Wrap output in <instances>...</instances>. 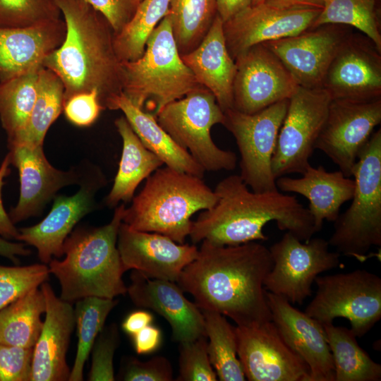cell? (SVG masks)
Wrapping results in <instances>:
<instances>
[{"label": "cell", "mask_w": 381, "mask_h": 381, "mask_svg": "<svg viewBox=\"0 0 381 381\" xmlns=\"http://www.w3.org/2000/svg\"><path fill=\"white\" fill-rule=\"evenodd\" d=\"M177 283L201 310L230 318L238 326L272 320L264 282L272 267L269 248L257 241L217 246L202 241Z\"/></svg>", "instance_id": "6da1fadb"}, {"label": "cell", "mask_w": 381, "mask_h": 381, "mask_svg": "<svg viewBox=\"0 0 381 381\" xmlns=\"http://www.w3.org/2000/svg\"><path fill=\"white\" fill-rule=\"evenodd\" d=\"M214 192V205L202 210L192 222L188 236L193 244L207 241L217 246H236L266 241L263 228L272 221L281 231L291 232L304 242L315 233L308 209L295 196L278 190H250L236 174L221 180Z\"/></svg>", "instance_id": "7a4b0ae2"}, {"label": "cell", "mask_w": 381, "mask_h": 381, "mask_svg": "<svg viewBox=\"0 0 381 381\" xmlns=\"http://www.w3.org/2000/svg\"><path fill=\"white\" fill-rule=\"evenodd\" d=\"M66 23L63 43L42 61L64 86V102L96 90L103 108L115 110L123 93L121 62L114 47V31L104 16L85 0H53Z\"/></svg>", "instance_id": "3957f363"}, {"label": "cell", "mask_w": 381, "mask_h": 381, "mask_svg": "<svg viewBox=\"0 0 381 381\" xmlns=\"http://www.w3.org/2000/svg\"><path fill=\"white\" fill-rule=\"evenodd\" d=\"M125 203L115 207L111 220L99 227H79L64 243L62 260L52 258L49 271L58 279L60 298L73 303L95 296L114 299L127 293L126 272L117 248Z\"/></svg>", "instance_id": "277c9868"}, {"label": "cell", "mask_w": 381, "mask_h": 381, "mask_svg": "<svg viewBox=\"0 0 381 381\" xmlns=\"http://www.w3.org/2000/svg\"><path fill=\"white\" fill-rule=\"evenodd\" d=\"M216 200L214 190L202 178L161 167L146 179L125 208L122 222L133 229L161 234L182 244L190 234L191 217L210 208Z\"/></svg>", "instance_id": "5b68a950"}, {"label": "cell", "mask_w": 381, "mask_h": 381, "mask_svg": "<svg viewBox=\"0 0 381 381\" xmlns=\"http://www.w3.org/2000/svg\"><path fill=\"white\" fill-rule=\"evenodd\" d=\"M121 67L123 94L155 118L167 104L200 85L181 59L169 13L150 35L143 54Z\"/></svg>", "instance_id": "8992f818"}, {"label": "cell", "mask_w": 381, "mask_h": 381, "mask_svg": "<svg viewBox=\"0 0 381 381\" xmlns=\"http://www.w3.org/2000/svg\"><path fill=\"white\" fill-rule=\"evenodd\" d=\"M351 204L334 222L328 241L336 251L362 262L373 246H381V129L358 155Z\"/></svg>", "instance_id": "52a82bcc"}, {"label": "cell", "mask_w": 381, "mask_h": 381, "mask_svg": "<svg viewBox=\"0 0 381 381\" xmlns=\"http://www.w3.org/2000/svg\"><path fill=\"white\" fill-rule=\"evenodd\" d=\"M160 126L206 171L234 170L237 157L219 148L211 128L223 123L224 111L212 92L200 85L183 97L164 107L156 117Z\"/></svg>", "instance_id": "ba28073f"}, {"label": "cell", "mask_w": 381, "mask_h": 381, "mask_svg": "<svg viewBox=\"0 0 381 381\" xmlns=\"http://www.w3.org/2000/svg\"><path fill=\"white\" fill-rule=\"evenodd\" d=\"M317 291L305 313L322 325L337 318L349 320L357 337L381 318V279L366 270L318 276Z\"/></svg>", "instance_id": "9c48e42d"}, {"label": "cell", "mask_w": 381, "mask_h": 381, "mask_svg": "<svg viewBox=\"0 0 381 381\" xmlns=\"http://www.w3.org/2000/svg\"><path fill=\"white\" fill-rule=\"evenodd\" d=\"M288 104L282 100L252 114L224 111L222 125L234 135L241 156L239 176L254 192L278 190L271 162Z\"/></svg>", "instance_id": "30bf717a"}, {"label": "cell", "mask_w": 381, "mask_h": 381, "mask_svg": "<svg viewBox=\"0 0 381 381\" xmlns=\"http://www.w3.org/2000/svg\"><path fill=\"white\" fill-rule=\"evenodd\" d=\"M269 250L273 265L264 289L292 305H301L312 295V286L318 276L341 265L340 254L331 251L328 241L322 238H311L303 243L286 231Z\"/></svg>", "instance_id": "8fae6325"}, {"label": "cell", "mask_w": 381, "mask_h": 381, "mask_svg": "<svg viewBox=\"0 0 381 381\" xmlns=\"http://www.w3.org/2000/svg\"><path fill=\"white\" fill-rule=\"evenodd\" d=\"M332 99L322 87L298 86L289 99L271 167L276 179L302 174L310 165L316 140L325 122Z\"/></svg>", "instance_id": "7c38bea8"}, {"label": "cell", "mask_w": 381, "mask_h": 381, "mask_svg": "<svg viewBox=\"0 0 381 381\" xmlns=\"http://www.w3.org/2000/svg\"><path fill=\"white\" fill-rule=\"evenodd\" d=\"M107 184L100 169L90 164L83 170L78 191L56 195L51 210L39 223L19 230L18 241L34 246L44 264L64 255V243L77 223L96 207L95 195Z\"/></svg>", "instance_id": "4fadbf2b"}, {"label": "cell", "mask_w": 381, "mask_h": 381, "mask_svg": "<svg viewBox=\"0 0 381 381\" xmlns=\"http://www.w3.org/2000/svg\"><path fill=\"white\" fill-rule=\"evenodd\" d=\"M381 122V99H332L315 149L323 152L346 177L353 176L358 155Z\"/></svg>", "instance_id": "5bb4252c"}, {"label": "cell", "mask_w": 381, "mask_h": 381, "mask_svg": "<svg viewBox=\"0 0 381 381\" xmlns=\"http://www.w3.org/2000/svg\"><path fill=\"white\" fill-rule=\"evenodd\" d=\"M233 109L255 114L284 99L299 86L280 59L263 44L254 45L234 59Z\"/></svg>", "instance_id": "9a60e30c"}, {"label": "cell", "mask_w": 381, "mask_h": 381, "mask_svg": "<svg viewBox=\"0 0 381 381\" xmlns=\"http://www.w3.org/2000/svg\"><path fill=\"white\" fill-rule=\"evenodd\" d=\"M237 353L250 381H308L307 364L282 339L270 320L235 327Z\"/></svg>", "instance_id": "2e32d148"}, {"label": "cell", "mask_w": 381, "mask_h": 381, "mask_svg": "<svg viewBox=\"0 0 381 381\" xmlns=\"http://www.w3.org/2000/svg\"><path fill=\"white\" fill-rule=\"evenodd\" d=\"M322 87L332 99H381V50L365 35L352 31L332 61Z\"/></svg>", "instance_id": "e0dca14e"}, {"label": "cell", "mask_w": 381, "mask_h": 381, "mask_svg": "<svg viewBox=\"0 0 381 381\" xmlns=\"http://www.w3.org/2000/svg\"><path fill=\"white\" fill-rule=\"evenodd\" d=\"M352 29L324 24L262 44L280 59L299 86L320 87L332 61Z\"/></svg>", "instance_id": "ac0fdd59"}, {"label": "cell", "mask_w": 381, "mask_h": 381, "mask_svg": "<svg viewBox=\"0 0 381 381\" xmlns=\"http://www.w3.org/2000/svg\"><path fill=\"white\" fill-rule=\"evenodd\" d=\"M11 164L18 170L20 195L9 213L16 224L40 214L44 208L64 187L79 185L84 169L62 171L54 167L46 158L43 145H15L8 147Z\"/></svg>", "instance_id": "d6986e66"}, {"label": "cell", "mask_w": 381, "mask_h": 381, "mask_svg": "<svg viewBox=\"0 0 381 381\" xmlns=\"http://www.w3.org/2000/svg\"><path fill=\"white\" fill-rule=\"evenodd\" d=\"M321 10L251 5L223 23L227 49L234 60L254 45L299 34L311 28Z\"/></svg>", "instance_id": "ffe728a7"}, {"label": "cell", "mask_w": 381, "mask_h": 381, "mask_svg": "<svg viewBox=\"0 0 381 381\" xmlns=\"http://www.w3.org/2000/svg\"><path fill=\"white\" fill-rule=\"evenodd\" d=\"M117 248L125 271L176 282L183 270L197 257L195 244L178 243L163 234L132 229L121 222Z\"/></svg>", "instance_id": "44dd1931"}, {"label": "cell", "mask_w": 381, "mask_h": 381, "mask_svg": "<svg viewBox=\"0 0 381 381\" xmlns=\"http://www.w3.org/2000/svg\"><path fill=\"white\" fill-rule=\"evenodd\" d=\"M272 321L289 347L308 366V381H334V366L323 325L284 298L265 291Z\"/></svg>", "instance_id": "7402d4cb"}, {"label": "cell", "mask_w": 381, "mask_h": 381, "mask_svg": "<svg viewBox=\"0 0 381 381\" xmlns=\"http://www.w3.org/2000/svg\"><path fill=\"white\" fill-rule=\"evenodd\" d=\"M131 281L127 294L133 303L163 317L171 326L174 341L179 344L206 336L202 310L175 282L150 278L134 270Z\"/></svg>", "instance_id": "603a6c76"}, {"label": "cell", "mask_w": 381, "mask_h": 381, "mask_svg": "<svg viewBox=\"0 0 381 381\" xmlns=\"http://www.w3.org/2000/svg\"><path fill=\"white\" fill-rule=\"evenodd\" d=\"M40 286L46 301L45 318L33 347L31 381H66L71 373L66 353L75 325L74 308L47 282Z\"/></svg>", "instance_id": "cb8c5ba5"}, {"label": "cell", "mask_w": 381, "mask_h": 381, "mask_svg": "<svg viewBox=\"0 0 381 381\" xmlns=\"http://www.w3.org/2000/svg\"><path fill=\"white\" fill-rule=\"evenodd\" d=\"M66 32L61 18L30 27H0V82L42 65L63 43Z\"/></svg>", "instance_id": "d4e9b609"}, {"label": "cell", "mask_w": 381, "mask_h": 381, "mask_svg": "<svg viewBox=\"0 0 381 381\" xmlns=\"http://www.w3.org/2000/svg\"><path fill=\"white\" fill-rule=\"evenodd\" d=\"M300 178L280 176L275 180L277 189L298 193L309 201L315 233L321 230L324 220L334 222L343 204L351 200L355 181L340 171H327L323 166L310 164Z\"/></svg>", "instance_id": "484cf974"}, {"label": "cell", "mask_w": 381, "mask_h": 381, "mask_svg": "<svg viewBox=\"0 0 381 381\" xmlns=\"http://www.w3.org/2000/svg\"><path fill=\"white\" fill-rule=\"evenodd\" d=\"M223 23L217 14L201 42L181 56L198 83L212 92L224 111L233 109L236 66L226 47Z\"/></svg>", "instance_id": "4316f807"}, {"label": "cell", "mask_w": 381, "mask_h": 381, "mask_svg": "<svg viewBox=\"0 0 381 381\" xmlns=\"http://www.w3.org/2000/svg\"><path fill=\"white\" fill-rule=\"evenodd\" d=\"M114 124L123 145L114 184L104 199L110 208L116 207L120 202H131L138 185L164 164L144 146L124 116L116 119Z\"/></svg>", "instance_id": "83f0119b"}, {"label": "cell", "mask_w": 381, "mask_h": 381, "mask_svg": "<svg viewBox=\"0 0 381 381\" xmlns=\"http://www.w3.org/2000/svg\"><path fill=\"white\" fill-rule=\"evenodd\" d=\"M117 109L122 111L144 146L160 158L164 164L203 179V168L172 139L154 116L135 107L123 93L116 101Z\"/></svg>", "instance_id": "f1b7e54d"}, {"label": "cell", "mask_w": 381, "mask_h": 381, "mask_svg": "<svg viewBox=\"0 0 381 381\" xmlns=\"http://www.w3.org/2000/svg\"><path fill=\"white\" fill-rule=\"evenodd\" d=\"M332 356L334 381H380L381 365L358 344L356 336L345 327L322 325Z\"/></svg>", "instance_id": "f546056e"}, {"label": "cell", "mask_w": 381, "mask_h": 381, "mask_svg": "<svg viewBox=\"0 0 381 381\" xmlns=\"http://www.w3.org/2000/svg\"><path fill=\"white\" fill-rule=\"evenodd\" d=\"M46 301L33 289L0 310V344L33 348L41 332Z\"/></svg>", "instance_id": "4dcf8cb0"}, {"label": "cell", "mask_w": 381, "mask_h": 381, "mask_svg": "<svg viewBox=\"0 0 381 381\" xmlns=\"http://www.w3.org/2000/svg\"><path fill=\"white\" fill-rule=\"evenodd\" d=\"M64 86L52 71L40 67L35 104L23 131L8 147L19 144L43 145L47 131L63 111Z\"/></svg>", "instance_id": "1f68e13d"}, {"label": "cell", "mask_w": 381, "mask_h": 381, "mask_svg": "<svg viewBox=\"0 0 381 381\" xmlns=\"http://www.w3.org/2000/svg\"><path fill=\"white\" fill-rule=\"evenodd\" d=\"M42 66L0 82V121L8 143L13 141L26 126L36 99L38 72Z\"/></svg>", "instance_id": "d6a6232c"}, {"label": "cell", "mask_w": 381, "mask_h": 381, "mask_svg": "<svg viewBox=\"0 0 381 381\" xmlns=\"http://www.w3.org/2000/svg\"><path fill=\"white\" fill-rule=\"evenodd\" d=\"M210 363L220 381H244L246 376L237 353L235 327L222 314L202 310Z\"/></svg>", "instance_id": "836d02e7"}, {"label": "cell", "mask_w": 381, "mask_h": 381, "mask_svg": "<svg viewBox=\"0 0 381 381\" xmlns=\"http://www.w3.org/2000/svg\"><path fill=\"white\" fill-rule=\"evenodd\" d=\"M171 0H142L129 22L114 34V47L121 62L132 61L144 53L150 35L169 13Z\"/></svg>", "instance_id": "e575fe53"}, {"label": "cell", "mask_w": 381, "mask_h": 381, "mask_svg": "<svg viewBox=\"0 0 381 381\" xmlns=\"http://www.w3.org/2000/svg\"><path fill=\"white\" fill-rule=\"evenodd\" d=\"M169 15L180 55L194 49L209 30L216 15V0H171Z\"/></svg>", "instance_id": "d590c367"}, {"label": "cell", "mask_w": 381, "mask_h": 381, "mask_svg": "<svg viewBox=\"0 0 381 381\" xmlns=\"http://www.w3.org/2000/svg\"><path fill=\"white\" fill-rule=\"evenodd\" d=\"M324 24L354 28L381 50L380 0H327L310 28Z\"/></svg>", "instance_id": "8d00e7d4"}, {"label": "cell", "mask_w": 381, "mask_h": 381, "mask_svg": "<svg viewBox=\"0 0 381 381\" xmlns=\"http://www.w3.org/2000/svg\"><path fill=\"white\" fill-rule=\"evenodd\" d=\"M118 301L89 296L75 301L74 309L78 329V347L69 376L70 381L83 380V368L96 338L104 328L105 321Z\"/></svg>", "instance_id": "74e56055"}, {"label": "cell", "mask_w": 381, "mask_h": 381, "mask_svg": "<svg viewBox=\"0 0 381 381\" xmlns=\"http://www.w3.org/2000/svg\"><path fill=\"white\" fill-rule=\"evenodd\" d=\"M53 0H0V27L25 28L61 18Z\"/></svg>", "instance_id": "f35d334b"}, {"label": "cell", "mask_w": 381, "mask_h": 381, "mask_svg": "<svg viewBox=\"0 0 381 381\" xmlns=\"http://www.w3.org/2000/svg\"><path fill=\"white\" fill-rule=\"evenodd\" d=\"M46 264L7 267L0 265V310L38 288L49 276Z\"/></svg>", "instance_id": "ab89813d"}, {"label": "cell", "mask_w": 381, "mask_h": 381, "mask_svg": "<svg viewBox=\"0 0 381 381\" xmlns=\"http://www.w3.org/2000/svg\"><path fill=\"white\" fill-rule=\"evenodd\" d=\"M177 381H216L217 375L207 352V339L202 336L195 340L179 343Z\"/></svg>", "instance_id": "60d3db41"}, {"label": "cell", "mask_w": 381, "mask_h": 381, "mask_svg": "<svg viewBox=\"0 0 381 381\" xmlns=\"http://www.w3.org/2000/svg\"><path fill=\"white\" fill-rule=\"evenodd\" d=\"M118 327L112 324L103 328L92 348V363L89 374L90 381L115 380L113 360L119 345Z\"/></svg>", "instance_id": "b9f144b4"}, {"label": "cell", "mask_w": 381, "mask_h": 381, "mask_svg": "<svg viewBox=\"0 0 381 381\" xmlns=\"http://www.w3.org/2000/svg\"><path fill=\"white\" fill-rule=\"evenodd\" d=\"M33 348L0 344V381H31Z\"/></svg>", "instance_id": "7bdbcfd3"}, {"label": "cell", "mask_w": 381, "mask_h": 381, "mask_svg": "<svg viewBox=\"0 0 381 381\" xmlns=\"http://www.w3.org/2000/svg\"><path fill=\"white\" fill-rule=\"evenodd\" d=\"M126 381H171L173 369L169 361L162 356H154L147 361L135 358L128 359L123 373Z\"/></svg>", "instance_id": "ee69618b"}, {"label": "cell", "mask_w": 381, "mask_h": 381, "mask_svg": "<svg viewBox=\"0 0 381 381\" xmlns=\"http://www.w3.org/2000/svg\"><path fill=\"white\" fill-rule=\"evenodd\" d=\"M104 109L96 90L69 97L64 102L63 108L68 121L79 127L91 126Z\"/></svg>", "instance_id": "f6af8a7d"}, {"label": "cell", "mask_w": 381, "mask_h": 381, "mask_svg": "<svg viewBox=\"0 0 381 381\" xmlns=\"http://www.w3.org/2000/svg\"><path fill=\"white\" fill-rule=\"evenodd\" d=\"M101 13L113 29L114 34L120 32L134 15L138 0H85Z\"/></svg>", "instance_id": "bcb514c9"}, {"label": "cell", "mask_w": 381, "mask_h": 381, "mask_svg": "<svg viewBox=\"0 0 381 381\" xmlns=\"http://www.w3.org/2000/svg\"><path fill=\"white\" fill-rule=\"evenodd\" d=\"M11 160L9 154L5 157L0 166V236L6 239H16L19 236V230L15 226V224L11 221L9 214L6 212L3 201L1 191L4 186V178L9 174Z\"/></svg>", "instance_id": "7dc6e473"}, {"label": "cell", "mask_w": 381, "mask_h": 381, "mask_svg": "<svg viewBox=\"0 0 381 381\" xmlns=\"http://www.w3.org/2000/svg\"><path fill=\"white\" fill-rule=\"evenodd\" d=\"M135 351L138 354H148L155 351L161 344L160 329L152 324L132 336Z\"/></svg>", "instance_id": "c3c4849f"}, {"label": "cell", "mask_w": 381, "mask_h": 381, "mask_svg": "<svg viewBox=\"0 0 381 381\" xmlns=\"http://www.w3.org/2000/svg\"><path fill=\"white\" fill-rule=\"evenodd\" d=\"M153 321L152 315L146 310H139L131 313L123 320L122 328L128 334L133 336Z\"/></svg>", "instance_id": "681fc988"}, {"label": "cell", "mask_w": 381, "mask_h": 381, "mask_svg": "<svg viewBox=\"0 0 381 381\" xmlns=\"http://www.w3.org/2000/svg\"><path fill=\"white\" fill-rule=\"evenodd\" d=\"M253 0H216L217 14L223 23L252 5Z\"/></svg>", "instance_id": "f907efd6"}, {"label": "cell", "mask_w": 381, "mask_h": 381, "mask_svg": "<svg viewBox=\"0 0 381 381\" xmlns=\"http://www.w3.org/2000/svg\"><path fill=\"white\" fill-rule=\"evenodd\" d=\"M327 0H266L267 5L282 8H315L322 9Z\"/></svg>", "instance_id": "816d5d0a"}, {"label": "cell", "mask_w": 381, "mask_h": 381, "mask_svg": "<svg viewBox=\"0 0 381 381\" xmlns=\"http://www.w3.org/2000/svg\"><path fill=\"white\" fill-rule=\"evenodd\" d=\"M31 253L21 243H13L0 236V255L18 263V256H25Z\"/></svg>", "instance_id": "f5cc1de1"}, {"label": "cell", "mask_w": 381, "mask_h": 381, "mask_svg": "<svg viewBox=\"0 0 381 381\" xmlns=\"http://www.w3.org/2000/svg\"><path fill=\"white\" fill-rule=\"evenodd\" d=\"M265 1L266 0H253L252 5L260 4L265 3Z\"/></svg>", "instance_id": "db71d44e"}, {"label": "cell", "mask_w": 381, "mask_h": 381, "mask_svg": "<svg viewBox=\"0 0 381 381\" xmlns=\"http://www.w3.org/2000/svg\"><path fill=\"white\" fill-rule=\"evenodd\" d=\"M140 2L142 1V0H138Z\"/></svg>", "instance_id": "11a10c76"}]
</instances>
